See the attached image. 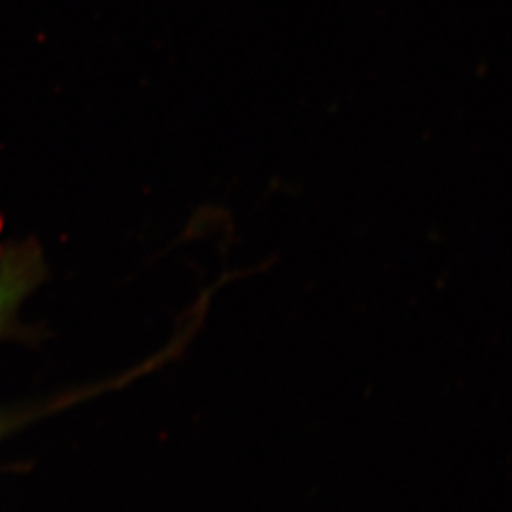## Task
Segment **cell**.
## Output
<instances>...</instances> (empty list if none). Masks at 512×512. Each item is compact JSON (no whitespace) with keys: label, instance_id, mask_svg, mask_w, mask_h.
Listing matches in <instances>:
<instances>
[{"label":"cell","instance_id":"6da1fadb","mask_svg":"<svg viewBox=\"0 0 512 512\" xmlns=\"http://www.w3.org/2000/svg\"><path fill=\"white\" fill-rule=\"evenodd\" d=\"M37 270V255L33 251H10L0 260V327L31 287Z\"/></svg>","mask_w":512,"mask_h":512}]
</instances>
